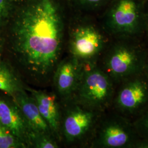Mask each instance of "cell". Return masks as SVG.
I'll use <instances>...</instances> for the list:
<instances>
[{"instance_id":"obj_11","label":"cell","mask_w":148,"mask_h":148,"mask_svg":"<svg viewBox=\"0 0 148 148\" xmlns=\"http://www.w3.org/2000/svg\"><path fill=\"white\" fill-rule=\"evenodd\" d=\"M14 101L34 134H50L51 130L32 97H30L23 90L16 95Z\"/></svg>"},{"instance_id":"obj_8","label":"cell","mask_w":148,"mask_h":148,"mask_svg":"<svg viewBox=\"0 0 148 148\" xmlns=\"http://www.w3.org/2000/svg\"><path fill=\"white\" fill-rule=\"evenodd\" d=\"M103 113L76 104L64 122V133L67 140L74 142L84 139L89 134L93 136Z\"/></svg>"},{"instance_id":"obj_14","label":"cell","mask_w":148,"mask_h":148,"mask_svg":"<svg viewBox=\"0 0 148 148\" xmlns=\"http://www.w3.org/2000/svg\"><path fill=\"white\" fill-rule=\"evenodd\" d=\"M111 0H68L73 11L99 16Z\"/></svg>"},{"instance_id":"obj_18","label":"cell","mask_w":148,"mask_h":148,"mask_svg":"<svg viewBox=\"0 0 148 148\" xmlns=\"http://www.w3.org/2000/svg\"><path fill=\"white\" fill-rule=\"evenodd\" d=\"M16 3L13 0H0V24L11 19Z\"/></svg>"},{"instance_id":"obj_21","label":"cell","mask_w":148,"mask_h":148,"mask_svg":"<svg viewBox=\"0 0 148 148\" xmlns=\"http://www.w3.org/2000/svg\"><path fill=\"white\" fill-rule=\"evenodd\" d=\"M0 60H1V42H0Z\"/></svg>"},{"instance_id":"obj_1","label":"cell","mask_w":148,"mask_h":148,"mask_svg":"<svg viewBox=\"0 0 148 148\" xmlns=\"http://www.w3.org/2000/svg\"><path fill=\"white\" fill-rule=\"evenodd\" d=\"M71 8L68 0H21L11 16L13 46L34 76L46 77L57 65Z\"/></svg>"},{"instance_id":"obj_10","label":"cell","mask_w":148,"mask_h":148,"mask_svg":"<svg viewBox=\"0 0 148 148\" xmlns=\"http://www.w3.org/2000/svg\"><path fill=\"white\" fill-rule=\"evenodd\" d=\"M84 65L71 57L57 65L54 76V84L59 92L64 95L74 94L78 85Z\"/></svg>"},{"instance_id":"obj_4","label":"cell","mask_w":148,"mask_h":148,"mask_svg":"<svg viewBox=\"0 0 148 148\" xmlns=\"http://www.w3.org/2000/svg\"><path fill=\"white\" fill-rule=\"evenodd\" d=\"M148 0H111L99 15L101 24L112 38L143 37Z\"/></svg>"},{"instance_id":"obj_6","label":"cell","mask_w":148,"mask_h":148,"mask_svg":"<svg viewBox=\"0 0 148 148\" xmlns=\"http://www.w3.org/2000/svg\"><path fill=\"white\" fill-rule=\"evenodd\" d=\"M92 145L104 148H134L140 139L132 120L110 109L97 124Z\"/></svg>"},{"instance_id":"obj_17","label":"cell","mask_w":148,"mask_h":148,"mask_svg":"<svg viewBox=\"0 0 148 148\" xmlns=\"http://www.w3.org/2000/svg\"><path fill=\"white\" fill-rule=\"evenodd\" d=\"M32 145L37 148H57V143L50 137V134H35L32 141Z\"/></svg>"},{"instance_id":"obj_3","label":"cell","mask_w":148,"mask_h":148,"mask_svg":"<svg viewBox=\"0 0 148 148\" xmlns=\"http://www.w3.org/2000/svg\"><path fill=\"white\" fill-rule=\"evenodd\" d=\"M148 54L143 37L112 38L98 64L117 84L143 72Z\"/></svg>"},{"instance_id":"obj_7","label":"cell","mask_w":148,"mask_h":148,"mask_svg":"<svg viewBox=\"0 0 148 148\" xmlns=\"http://www.w3.org/2000/svg\"><path fill=\"white\" fill-rule=\"evenodd\" d=\"M148 108V79L144 71L117 84L111 109L133 121Z\"/></svg>"},{"instance_id":"obj_9","label":"cell","mask_w":148,"mask_h":148,"mask_svg":"<svg viewBox=\"0 0 148 148\" xmlns=\"http://www.w3.org/2000/svg\"><path fill=\"white\" fill-rule=\"evenodd\" d=\"M0 124L14 134L25 146L32 145L34 134L16 105L0 97Z\"/></svg>"},{"instance_id":"obj_15","label":"cell","mask_w":148,"mask_h":148,"mask_svg":"<svg viewBox=\"0 0 148 148\" xmlns=\"http://www.w3.org/2000/svg\"><path fill=\"white\" fill-rule=\"evenodd\" d=\"M25 147V145L0 124V148H16Z\"/></svg>"},{"instance_id":"obj_22","label":"cell","mask_w":148,"mask_h":148,"mask_svg":"<svg viewBox=\"0 0 148 148\" xmlns=\"http://www.w3.org/2000/svg\"><path fill=\"white\" fill-rule=\"evenodd\" d=\"M14 2H19V1H21V0H13Z\"/></svg>"},{"instance_id":"obj_19","label":"cell","mask_w":148,"mask_h":148,"mask_svg":"<svg viewBox=\"0 0 148 148\" xmlns=\"http://www.w3.org/2000/svg\"><path fill=\"white\" fill-rule=\"evenodd\" d=\"M143 38L148 45V1L147 7H146V10H145L144 31Z\"/></svg>"},{"instance_id":"obj_13","label":"cell","mask_w":148,"mask_h":148,"mask_svg":"<svg viewBox=\"0 0 148 148\" xmlns=\"http://www.w3.org/2000/svg\"><path fill=\"white\" fill-rule=\"evenodd\" d=\"M0 90L10 95L14 100L24 90L14 72L0 60Z\"/></svg>"},{"instance_id":"obj_20","label":"cell","mask_w":148,"mask_h":148,"mask_svg":"<svg viewBox=\"0 0 148 148\" xmlns=\"http://www.w3.org/2000/svg\"><path fill=\"white\" fill-rule=\"evenodd\" d=\"M144 73L145 75H146V76H147V77L148 78V54L147 60H146V63H145V68H144Z\"/></svg>"},{"instance_id":"obj_2","label":"cell","mask_w":148,"mask_h":148,"mask_svg":"<svg viewBox=\"0 0 148 148\" xmlns=\"http://www.w3.org/2000/svg\"><path fill=\"white\" fill-rule=\"evenodd\" d=\"M67 31L71 57L82 65L98 63L112 39L103 28L99 16L72 10Z\"/></svg>"},{"instance_id":"obj_16","label":"cell","mask_w":148,"mask_h":148,"mask_svg":"<svg viewBox=\"0 0 148 148\" xmlns=\"http://www.w3.org/2000/svg\"><path fill=\"white\" fill-rule=\"evenodd\" d=\"M138 136L148 141V108L133 121Z\"/></svg>"},{"instance_id":"obj_5","label":"cell","mask_w":148,"mask_h":148,"mask_svg":"<svg viewBox=\"0 0 148 148\" xmlns=\"http://www.w3.org/2000/svg\"><path fill=\"white\" fill-rule=\"evenodd\" d=\"M116 84L98 63L84 65L74 94L76 104L95 111L110 110Z\"/></svg>"},{"instance_id":"obj_12","label":"cell","mask_w":148,"mask_h":148,"mask_svg":"<svg viewBox=\"0 0 148 148\" xmlns=\"http://www.w3.org/2000/svg\"><path fill=\"white\" fill-rule=\"evenodd\" d=\"M30 91L40 114L51 131L58 133L60 122L56 96L41 90H30Z\"/></svg>"}]
</instances>
